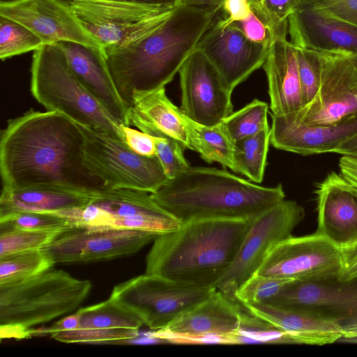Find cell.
I'll list each match as a JSON object with an SVG mask.
<instances>
[{
    "instance_id": "cell-1",
    "label": "cell",
    "mask_w": 357,
    "mask_h": 357,
    "mask_svg": "<svg viewBox=\"0 0 357 357\" xmlns=\"http://www.w3.org/2000/svg\"><path fill=\"white\" fill-rule=\"evenodd\" d=\"M79 124L55 111L10 119L0 138L2 190L56 188L93 194L107 188L84 162Z\"/></svg>"
},
{
    "instance_id": "cell-2",
    "label": "cell",
    "mask_w": 357,
    "mask_h": 357,
    "mask_svg": "<svg viewBox=\"0 0 357 357\" xmlns=\"http://www.w3.org/2000/svg\"><path fill=\"white\" fill-rule=\"evenodd\" d=\"M221 7L178 6L149 35L105 55L122 99L129 108L135 92L171 82L215 20Z\"/></svg>"
},
{
    "instance_id": "cell-3",
    "label": "cell",
    "mask_w": 357,
    "mask_h": 357,
    "mask_svg": "<svg viewBox=\"0 0 357 357\" xmlns=\"http://www.w3.org/2000/svg\"><path fill=\"white\" fill-rule=\"evenodd\" d=\"M254 219L195 220L160 234L146 255L145 273L215 287L234 261Z\"/></svg>"
},
{
    "instance_id": "cell-4",
    "label": "cell",
    "mask_w": 357,
    "mask_h": 357,
    "mask_svg": "<svg viewBox=\"0 0 357 357\" xmlns=\"http://www.w3.org/2000/svg\"><path fill=\"white\" fill-rule=\"evenodd\" d=\"M151 194L181 224L199 220L252 219L285 198L281 184L261 186L227 170L191 166Z\"/></svg>"
},
{
    "instance_id": "cell-5",
    "label": "cell",
    "mask_w": 357,
    "mask_h": 357,
    "mask_svg": "<svg viewBox=\"0 0 357 357\" xmlns=\"http://www.w3.org/2000/svg\"><path fill=\"white\" fill-rule=\"evenodd\" d=\"M30 72L31 94L47 110L58 112L79 125L123 142L122 126L77 79L58 44L44 45L33 52Z\"/></svg>"
},
{
    "instance_id": "cell-6",
    "label": "cell",
    "mask_w": 357,
    "mask_h": 357,
    "mask_svg": "<svg viewBox=\"0 0 357 357\" xmlns=\"http://www.w3.org/2000/svg\"><path fill=\"white\" fill-rule=\"evenodd\" d=\"M89 280H80L61 269L50 268L32 278L0 285V326L26 329L73 313L91 289Z\"/></svg>"
},
{
    "instance_id": "cell-7",
    "label": "cell",
    "mask_w": 357,
    "mask_h": 357,
    "mask_svg": "<svg viewBox=\"0 0 357 357\" xmlns=\"http://www.w3.org/2000/svg\"><path fill=\"white\" fill-rule=\"evenodd\" d=\"M68 3L100 44L105 55L152 33L175 8L172 3L135 0H70Z\"/></svg>"
},
{
    "instance_id": "cell-8",
    "label": "cell",
    "mask_w": 357,
    "mask_h": 357,
    "mask_svg": "<svg viewBox=\"0 0 357 357\" xmlns=\"http://www.w3.org/2000/svg\"><path fill=\"white\" fill-rule=\"evenodd\" d=\"M79 126L84 136V162L106 188L154 193L169 180L156 155H141L105 132Z\"/></svg>"
},
{
    "instance_id": "cell-9",
    "label": "cell",
    "mask_w": 357,
    "mask_h": 357,
    "mask_svg": "<svg viewBox=\"0 0 357 357\" xmlns=\"http://www.w3.org/2000/svg\"><path fill=\"white\" fill-rule=\"evenodd\" d=\"M215 289L145 273L116 285L109 298L137 315L151 331L157 332L165 329Z\"/></svg>"
},
{
    "instance_id": "cell-10",
    "label": "cell",
    "mask_w": 357,
    "mask_h": 357,
    "mask_svg": "<svg viewBox=\"0 0 357 357\" xmlns=\"http://www.w3.org/2000/svg\"><path fill=\"white\" fill-rule=\"evenodd\" d=\"M73 225L149 231L162 234L181 223L160 206L151 194L130 189L104 188L84 207L68 212Z\"/></svg>"
},
{
    "instance_id": "cell-11",
    "label": "cell",
    "mask_w": 357,
    "mask_h": 357,
    "mask_svg": "<svg viewBox=\"0 0 357 357\" xmlns=\"http://www.w3.org/2000/svg\"><path fill=\"white\" fill-rule=\"evenodd\" d=\"M304 216V208L296 202L284 200L256 217L234 261L215 288L235 300L238 288L256 273L277 243L292 236Z\"/></svg>"
},
{
    "instance_id": "cell-12",
    "label": "cell",
    "mask_w": 357,
    "mask_h": 357,
    "mask_svg": "<svg viewBox=\"0 0 357 357\" xmlns=\"http://www.w3.org/2000/svg\"><path fill=\"white\" fill-rule=\"evenodd\" d=\"M264 303L301 311L331 322L342 331L341 338L357 337V278L347 281L337 277L291 281Z\"/></svg>"
},
{
    "instance_id": "cell-13",
    "label": "cell",
    "mask_w": 357,
    "mask_h": 357,
    "mask_svg": "<svg viewBox=\"0 0 357 357\" xmlns=\"http://www.w3.org/2000/svg\"><path fill=\"white\" fill-rule=\"evenodd\" d=\"M158 235L143 230L73 225L43 249L55 264L102 261L133 255Z\"/></svg>"
},
{
    "instance_id": "cell-14",
    "label": "cell",
    "mask_w": 357,
    "mask_h": 357,
    "mask_svg": "<svg viewBox=\"0 0 357 357\" xmlns=\"http://www.w3.org/2000/svg\"><path fill=\"white\" fill-rule=\"evenodd\" d=\"M341 269L340 248L314 232L303 236H291L277 243L255 274L313 282L338 277Z\"/></svg>"
},
{
    "instance_id": "cell-15",
    "label": "cell",
    "mask_w": 357,
    "mask_h": 357,
    "mask_svg": "<svg viewBox=\"0 0 357 357\" xmlns=\"http://www.w3.org/2000/svg\"><path fill=\"white\" fill-rule=\"evenodd\" d=\"M321 83L314 100L298 112L288 114L312 126H328L357 114V68L346 53L319 52Z\"/></svg>"
},
{
    "instance_id": "cell-16",
    "label": "cell",
    "mask_w": 357,
    "mask_h": 357,
    "mask_svg": "<svg viewBox=\"0 0 357 357\" xmlns=\"http://www.w3.org/2000/svg\"><path fill=\"white\" fill-rule=\"evenodd\" d=\"M269 44L247 38L226 16L215 20L199 41V50L219 73L229 89H234L262 67Z\"/></svg>"
},
{
    "instance_id": "cell-17",
    "label": "cell",
    "mask_w": 357,
    "mask_h": 357,
    "mask_svg": "<svg viewBox=\"0 0 357 357\" xmlns=\"http://www.w3.org/2000/svg\"><path fill=\"white\" fill-rule=\"evenodd\" d=\"M182 113L205 126L221 123L233 112L232 92L206 56L196 49L178 71Z\"/></svg>"
},
{
    "instance_id": "cell-18",
    "label": "cell",
    "mask_w": 357,
    "mask_h": 357,
    "mask_svg": "<svg viewBox=\"0 0 357 357\" xmlns=\"http://www.w3.org/2000/svg\"><path fill=\"white\" fill-rule=\"evenodd\" d=\"M0 15L29 29L42 40L43 45L72 42L102 50L69 3L63 0L1 1Z\"/></svg>"
},
{
    "instance_id": "cell-19",
    "label": "cell",
    "mask_w": 357,
    "mask_h": 357,
    "mask_svg": "<svg viewBox=\"0 0 357 357\" xmlns=\"http://www.w3.org/2000/svg\"><path fill=\"white\" fill-rule=\"evenodd\" d=\"M289 40L317 52H357V26L310 0L288 18Z\"/></svg>"
},
{
    "instance_id": "cell-20",
    "label": "cell",
    "mask_w": 357,
    "mask_h": 357,
    "mask_svg": "<svg viewBox=\"0 0 357 357\" xmlns=\"http://www.w3.org/2000/svg\"><path fill=\"white\" fill-rule=\"evenodd\" d=\"M317 229L339 248L357 241V187L340 173L330 172L316 189Z\"/></svg>"
},
{
    "instance_id": "cell-21",
    "label": "cell",
    "mask_w": 357,
    "mask_h": 357,
    "mask_svg": "<svg viewBox=\"0 0 357 357\" xmlns=\"http://www.w3.org/2000/svg\"><path fill=\"white\" fill-rule=\"evenodd\" d=\"M271 116V144L275 149L303 155L334 153L357 135V114L328 126L305 124L290 114Z\"/></svg>"
},
{
    "instance_id": "cell-22",
    "label": "cell",
    "mask_w": 357,
    "mask_h": 357,
    "mask_svg": "<svg viewBox=\"0 0 357 357\" xmlns=\"http://www.w3.org/2000/svg\"><path fill=\"white\" fill-rule=\"evenodd\" d=\"M57 44L70 68L86 90L119 125L130 126V108L118 91L104 52L72 42Z\"/></svg>"
},
{
    "instance_id": "cell-23",
    "label": "cell",
    "mask_w": 357,
    "mask_h": 357,
    "mask_svg": "<svg viewBox=\"0 0 357 357\" xmlns=\"http://www.w3.org/2000/svg\"><path fill=\"white\" fill-rule=\"evenodd\" d=\"M77 327L54 333L51 338L66 343H100L132 340L144 325L141 319L109 298L99 303L77 310Z\"/></svg>"
},
{
    "instance_id": "cell-24",
    "label": "cell",
    "mask_w": 357,
    "mask_h": 357,
    "mask_svg": "<svg viewBox=\"0 0 357 357\" xmlns=\"http://www.w3.org/2000/svg\"><path fill=\"white\" fill-rule=\"evenodd\" d=\"M262 68L267 79L271 114L284 115L302 109L296 47L287 36L270 40Z\"/></svg>"
},
{
    "instance_id": "cell-25",
    "label": "cell",
    "mask_w": 357,
    "mask_h": 357,
    "mask_svg": "<svg viewBox=\"0 0 357 357\" xmlns=\"http://www.w3.org/2000/svg\"><path fill=\"white\" fill-rule=\"evenodd\" d=\"M241 312L239 302L216 289L157 332L182 336L228 335L238 328Z\"/></svg>"
},
{
    "instance_id": "cell-26",
    "label": "cell",
    "mask_w": 357,
    "mask_h": 357,
    "mask_svg": "<svg viewBox=\"0 0 357 357\" xmlns=\"http://www.w3.org/2000/svg\"><path fill=\"white\" fill-rule=\"evenodd\" d=\"M242 305L250 313L287 332L297 344L324 345L337 342L342 337V331L334 324L301 311L264 303Z\"/></svg>"
},
{
    "instance_id": "cell-27",
    "label": "cell",
    "mask_w": 357,
    "mask_h": 357,
    "mask_svg": "<svg viewBox=\"0 0 357 357\" xmlns=\"http://www.w3.org/2000/svg\"><path fill=\"white\" fill-rule=\"evenodd\" d=\"M94 193L48 188L1 190L0 217L20 211L51 212L63 215L86 206Z\"/></svg>"
},
{
    "instance_id": "cell-28",
    "label": "cell",
    "mask_w": 357,
    "mask_h": 357,
    "mask_svg": "<svg viewBox=\"0 0 357 357\" xmlns=\"http://www.w3.org/2000/svg\"><path fill=\"white\" fill-rule=\"evenodd\" d=\"M130 108L177 140L185 149L191 150L182 112L167 97L165 87L147 92H135Z\"/></svg>"
},
{
    "instance_id": "cell-29",
    "label": "cell",
    "mask_w": 357,
    "mask_h": 357,
    "mask_svg": "<svg viewBox=\"0 0 357 357\" xmlns=\"http://www.w3.org/2000/svg\"><path fill=\"white\" fill-rule=\"evenodd\" d=\"M182 117L191 150L197 152L206 162H218L236 173L235 141L225 123L205 126L192 121L183 113Z\"/></svg>"
},
{
    "instance_id": "cell-30",
    "label": "cell",
    "mask_w": 357,
    "mask_h": 357,
    "mask_svg": "<svg viewBox=\"0 0 357 357\" xmlns=\"http://www.w3.org/2000/svg\"><path fill=\"white\" fill-rule=\"evenodd\" d=\"M129 119L131 126L146 132L153 139L156 156L169 179L190 166L184 156L185 148L180 142L163 132L131 108Z\"/></svg>"
},
{
    "instance_id": "cell-31",
    "label": "cell",
    "mask_w": 357,
    "mask_h": 357,
    "mask_svg": "<svg viewBox=\"0 0 357 357\" xmlns=\"http://www.w3.org/2000/svg\"><path fill=\"white\" fill-rule=\"evenodd\" d=\"M270 144L269 126L255 135L235 142L236 173L245 176L255 183H261Z\"/></svg>"
},
{
    "instance_id": "cell-32",
    "label": "cell",
    "mask_w": 357,
    "mask_h": 357,
    "mask_svg": "<svg viewBox=\"0 0 357 357\" xmlns=\"http://www.w3.org/2000/svg\"><path fill=\"white\" fill-rule=\"evenodd\" d=\"M55 264L45 249L31 250L0 257V285L37 275Z\"/></svg>"
},
{
    "instance_id": "cell-33",
    "label": "cell",
    "mask_w": 357,
    "mask_h": 357,
    "mask_svg": "<svg viewBox=\"0 0 357 357\" xmlns=\"http://www.w3.org/2000/svg\"><path fill=\"white\" fill-rule=\"evenodd\" d=\"M229 337L231 344H296L287 332L250 313L243 305L239 326Z\"/></svg>"
},
{
    "instance_id": "cell-34",
    "label": "cell",
    "mask_w": 357,
    "mask_h": 357,
    "mask_svg": "<svg viewBox=\"0 0 357 357\" xmlns=\"http://www.w3.org/2000/svg\"><path fill=\"white\" fill-rule=\"evenodd\" d=\"M310 0H249L252 12L267 28L270 40L288 36V18Z\"/></svg>"
},
{
    "instance_id": "cell-35",
    "label": "cell",
    "mask_w": 357,
    "mask_h": 357,
    "mask_svg": "<svg viewBox=\"0 0 357 357\" xmlns=\"http://www.w3.org/2000/svg\"><path fill=\"white\" fill-rule=\"evenodd\" d=\"M42 40L23 24L0 15V58L2 61L42 47Z\"/></svg>"
},
{
    "instance_id": "cell-36",
    "label": "cell",
    "mask_w": 357,
    "mask_h": 357,
    "mask_svg": "<svg viewBox=\"0 0 357 357\" xmlns=\"http://www.w3.org/2000/svg\"><path fill=\"white\" fill-rule=\"evenodd\" d=\"M268 105L254 99L241 109L233 112L223 122L231 137L236 142L252 136L268 126Z\"/></svg>"
},
{
    "instance_id": "cell-37",
    "label": "cell",
    "mask_w": 357,
    "mask_h": 357,
    "mask_svg": "<svg viewBox=\"0 0 357 357\" xmlns=\"http://www.w3.org/2000/svg\"><path fill=\"white\" fill-rule=\"evenodd\" d=\"M73 225L69 218L59 213L20 211L0 217V234L16 229L61 231Z\"/></svg>"
},
{
    "instance_id": "cell-38",
    "label": "cell",
    "mask_w": 357,
    "mask_h": 357,
    "mask_svg": "<svg viewBox=\"0 0 357 357\" xmlns=\"http://www.w3.org/2000/svg\"><path fill=\"white\" fill-rule=\"evenodd\" d=\"M296 47L303 108L310 105L318 94L321 60L319 52L298 46Z\"/></svg>"
},
{
    "instance_id": "cell-39",
    "label": "cell",
    "mask_w": 357,
    "mask_h": 357,
    "mask_svg": "<svg viewBox=\"0 0 357 357\" xmlns=\"http://www.w3.org/2000/svg\"><path fill=\"white\" fill-rule=\"evenodd\" d=\"M60 231L16 229L0 234V257L46 248Z\"/></svg>"
},
{
    "instance_id": "cell-40",
    "label": "cell",
    "mask_w": 357,
    "mask_h": 357,
    "mask_svg": "<svg viewBox=\"0 0 357 357\" xmlns=\"http://www.w3.org/2000/svg\"><path fill=\"white\" fill-rule=\"evenodd\" d=\"M291 281L254 274L236 291L235 300L242 305L266 303Z\"/></svg>"
},
{
    "instance_id": "cell-41",
    "label": "cell",
    "mask_w": 357,
    "mask_h": 357,
    "mask_svg": "<svg viewBox=\"0 0 357 357\" xmlns=\"http://www.w3.org/2000/svg\"><path fill=\"white\" fill-rule=\"evenodd\" d=\"M123 142L134 152L143 156H154L155 149L153 139L150 135L139 130L122 126Z\"/></svg>"
},
{
    "instance_id": "cell-42",
    "label": "cell",
    "mask_w": 357,
    "mask_h": 357,
    "mask_svg": "<svg viewBox=\"0 0 357 357\" xmlns=\"http://www.w3.org/2000/svg\"><path fill=\"white\" fill-rule=\"evenodd\" d=\"M335 17L357 26V0H314Z\"/></svg>"
},
{
    "instance_id": "cell-43",
    "label": "cell",
    "mask_w": 357,
    "mask_h": 357,
    "mask_svg": "<svg viewBox=\"0 0 357 357\" xmlns=\"http://www.w3.org/2000/svg\"><path fill=\"white\" fill-rule=\"evenodd\" d=\"M234 22L250 40L261 44L270 43L266 26L252 11L247 18Z\"/></svg>"
},
{
    "instance_id": "cell-44",
    "label": "cell",
    "mask_w": 357,
    "mask_h": 357,
    "mask_svg": "<svg viewBox=\"0 0 357 357\" xmlns=\"http://www.w3.org/2000/svg\"><path fill=\"white\" fill-rule=\"evenodd\" d=\"M342 252V269L338 279L347 281L357 278V241L340 248Z\"/></svg>"
},
{
    "instance_id": "cell-45",
    "label": "cell",
    "mask_w": 357,
    "mask_h": 357,
    "mask_svg": "<svg viewBox=\"0 0 357 357\" xmlns=\"http://www.w3.org/2000/svg\"><path fill=\"white\" fill-rule=\"evenodd\" d=\"M221 10L231 22L243 20L252 11L249 0H223Z\"/></svg>"
},
{
    "instance_id": "cell-46",
    "label": "cell",
    "mask_w": 357,
    "mask_h": 357,
    "mask_svg": "<svg viewBox=\"0 0 357 357\" xmlns=\"http://www.w3.org/2000/svg\"><path fill=\"white\" fill-rule=\"evenodd\" d=\"M340 174L357 187V157L342 155L339 160Z\"/></svg>"
},
{
    "instance_id": "cell-47",
    "label": "cell",
    "mask_w": 357,
    "mask_h": 357,
    "mask_svg": "<svg viewBox=\"0 0 357 357\" xmlns=\"http://www.w3.org/2000/svg\"><path fill=\"white\" fill-rule=\"evenodd\" d=\"M1 339L3 338H16L24 339L31 337L29 329L15 325L0 326Z\"/></svg>"
},
{
    "instance_id": "cell-48",
    "label": "cell",
    "mask_w": 357,
    "mask_h": 357,
    "mask_svg": "<svg viewBox=\"0 0 357 357\" xmlns=\"http://www.w3.org/2000/svg\"><path fill=\"white\" fill-rule=\"evenodd\" d=\"M334 153L357 157V135L343 142Z\"/></svg>"
},
{
    "instance_id": "cell-49",
    "label": "cell",
    "mask_w": 357,
    "mask_h": 357,
    "mask_svg": "<svg viewBox=\"0 0 357 357\" xmlns=\"http://www.w3.org/2000/svg\"><path fill=\"white\" fill-rule=\"evenodd\" d=\"M223 0H176L175 6L221 7Z\"/></svg>"
},
{
    "instance_id": "cell-50",
    "label": "cell",
    "mask_w": 357,
    "mask_h": 357,
    "mask_svg": "<svg viewBox=\"0 0 357 357\" xmlns=\"http://www.w3.org/2000/svg\"><path fill=\"white\" fill-rule=\"evenodd\" d=\"M66 2H68L70 0H63ZM135 1H143V2H148V3H172L175 6V1L176 0H135Z\"/></svg>"
},
{
    "instance_id": "cell-51",
    "label": "cell",
    "mask_w": 357,
    "mask_h": 357,
    "mask_svg": "<svg viewBox=\"0 0 357 357\" xmlns=\"http://www.w3.org/2000/svg\"><path fill=\"white\" fill-rule=\"evenodd\" d=\"M347 56L352 63V64L357 68V52L356 53H346Z\"/></svg>"
},
{
    "instance_id": "cell-52",
    "label": "cell",
    "mask_w": 357,
    "mask_h": 357,
    "mask_svg": "<svg viewBox=\"0 0 357 357\" xmlns=\"http://www.w3.org/2000/svg\"><path fill=\"white\" fill-rule=\"evenodd\" d=\"M337 342H340L357 343V337L350 338V339L341 338Z\"/></svg>"
},
{
    "instance_id": "cell-53",
    "label": "cell",
    "mask_w": 357,
    "mask_h": 357,
    "mask_svg": "<svg viewBox=\"0 0 357 357\" xmlns=\"http://www.w3.org/2000/svg\"><path fill=\"white\" fill-rule=\"evenodd\" d=\"M15 1V0H0V2L1 1Z\"/></svg>"
}]
</instances>
